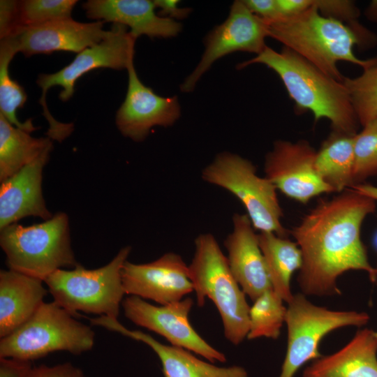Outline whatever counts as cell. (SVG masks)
I'll list each match as a JSON object with an SVG mask.
<instances>
[{"mask_svg":"<svg viewBox=\"0 0 377 377\" xmlns=\"http://www.w3.org/2000/svg\"><path fill=\"white\" fill-rule=\"evenodd\" d=\"M375 210L374 199L351 188L320 200L293 228L302 256L297 281L304 295H341L337 279L350 270L364 271L376 281L360 236L364 219Z\"/></svg>","mask_w":377,"mask_h":377,"instance_id":"6da1fadb","label":"cell"},{"mask_svg":"<svg viewBox=\"0 0 377 377\" xmlns=\"http://www.w3.org/2000/svg\"><path fill=\"white\" fill-rule=\"evenodd\" d=\"M271 37L309 61L327 75L339 82L344 77L339 71V61L364 68L371 59L357 58L355 45L370 46L376 36L360 24L350 26L322 15L313 4L307 10L290 17L269 22Z\"/></svg>","mask_w":377,"mask_h":377,"instance_id":"7a4b0ae2","label":"cell"},{"mask_svg":"<svg viewBox=\"0 0 377 377\" xmlns=\"http://www.w3.org/2000/svg\"><path fill=\"white\" fill-rule=\"evenodd\" d=\"M261 64L281 78L297 110L310 111L316 122L327 119L333 131L355 135L360 124L347 88L309 61L283 47L276 52L267 46L255 57L240 63L237 69Z\"/></svg>","mask_w":377,"mask_h":377,"instance_id":"3957f363","label":"cell"},{"mask_svg":"<svg viewBox=\"0 0 377 377\" xmlns=\"http://www.w3.org/2000/svg\"><path fill=\"white\" fill-rule=\"evenodd\" d=\"M188 273L198 306L204 305L206 297L210 299L220 314L227 340L235 346L241 343L249 332L250 306L212 234L202 233L195 239Z\"/></svg>","mask_w":377,"mask_h":377,"instance_id":"277c9868","label":"cell"},{"mask_svg":"<svg viewBox=\"0 0 377 377\" xmlns=\"http://www.w3.org/2000/svg\"><path fill=\"white\" fill-rule=\"evenodd\" d=\"M0 245L8 269L43 281L58 269L80 265L64 212L38 224L24 226L16 223L3 228L0 230Z\"/></svg>","mask_w":377,"mask_h":377,"instance_id":"5b68a950","label":"cell"},{"mask_svg":"<svg viewBox=\"0 0 377 377\" xmlns=\"http://www.w3.org/2000/svg\"><path fill=\"white\" fill-rule=\"evenodd\" d=\"M131 251L130 246L123 247L110 263L96 269L78 265L54 272L44 281L53 301L76 318L83 312L117 319L126 295L121 271Z\"/></svg>","mask_w":377,"mask_h":377,"instance_id":"8992f818","label":"cell"},{"mask_svg":"<svg viewBox=\"0 0 377 377\" xmlns=\"http://www.w3.org/2000/svg\"><path fill=\"white\" fill-rule=\"evenodd\" d=\"M95 332L56 302H44L33 316L1 338L0 357L31 361L57 352L79 355L94 346Z\"/></svg>","mask_w":377,"mask_h":377,"instance_id":"52a82bcc","label":"cell"},{"mask_svg":"<svg viewBox=\"0 0 377 377\" xmlns=\"http://www.w3.org/2000/svg\"><path fill=\"white\" fill-rule=\"evenodd\" d=\"M202 178L234 195L244 207L255 230L287 236L276 188L267 177L257 175L251 161L228 151L220 153L203 169Z\"/></svg>","mask_w":377,"mask_h":377,"instance_id":"ba28073f","label":"cell"},{"mask_svg":"<svg viewBox=\"0 0 377 377\" xmlns=\"http://www.w3.org/2000/svg\"><path fill=\"white\" fill-rule=\"evenodd\" d=\"M135 40L126 27L114 24L107 38L77 54L69 64L55 73L38 75L36 83L42 90L39 103L50 125L46 133L47 137L62 142L73 130L72 124L59 122L50 112L45 100L48 89L55 86L61 87L62 90L59 98L62 101H67L74 94L76 82L84 74L101 68L117 71L127 68L134 57Z\"/></svg>","mask_w":377,"mask_h":377,"instance_id":"9c48e42d","label":"cell"},{"mask_svg":"<svg viewBox=\"0 0 377 377\" xmlns=\"http://www.w3.org/2000/svg\"><path fill=\"white\" fill-rule=\"evenodd\" d=\"M369 318L365 312L331 310L313 304L303 293L294 295L288 303L287 348L279 377H294L306 362L320 358V343L330 332L363 326Z\"/></svg>","mask_w":377,"mask_h":377,"instance_id":"30bf717a","label":"cell"},{"mask_svg":"<svg viewBox=\"0 0 377 377\" xmlns=\"http://www.w3.org/2000/svg\"><path fill=\"white\" fill-rule=\"evenodd\" d=\"M267 22L253 13L244 1H235L226 20L206 36L201 59L180 85L181 91H192L203 74L226 55L239 51L260 54L267 47Z\"/></svg>","mask_w":377,"mask_h":377,"instance_id":"8fae6325","label":"cell"},{"mask_svg":"<svg viewBox=\"0 0 377 377\" xmlns=\"http://www.w3.org/2000/svg\"><path fill=\"white\" fill-rule=\"evenodd\" d=\"M193 304L191 297H186L156 306L138 296L128 295L121 306L127 319L163 337L172 346L193 352L212 363L225 362L226 355L209 344L191 326L188 315Z\"/></svg>","mask_w":377,"mask_h":377,"instance_id":"7c38bea8","label":"cell"},{"mask_svg":"<svg viewBox=\"0 0 377 377\" xmlns=\"http://www.w3.org/2000/svg\"><path fill=\"white\" fill-rule=\"evenodd\" d=\"M316 154L306 140H277L266 154L265 177L276 190L302 204L321 194L333 193L316 169Z\"/></svg>","mask_w":377,"mask_h":377,"instance_id":"4fadbf2b","label":"cell"},{"mask_svg":"<svg viewBox=\"0 0 377 377\" xmlns=\"http://www.w3.org/2000/svg\"><path fill=\"white\" fill-rule=\"evenodd\" d=\"M126 70L127 91L116 113L115 124L124 137L141 142L154 127L172 126L181 115L180 105L177 96H161L145 85L135 71L133 59Z\"/></svg>","mask_w":377,"mask_h":377,"instance_id":"5bb4252c","label":"cell"},{"mask_svg":"<svg viewBox=\"0 0 377 377\" xmlns=\"http://www.w3.org/2000/svg\"><path fill=\"white\" fill-rule=\"evenodd\" d=\"M121 278L126 295L150 300L161 305L179 301L193 291L188 265L179 255L172 252L147 263L126 260Z\"/></svg>","mask_w":377,"mask_h":377,"instance_id":"9a60e30c","label":"cell"},{"mask_svg":"<svg viewBox=\"0 0 377 377\" xmlns=\"http://www.w3.org/2000/svg\"><path fill=\"white\" fill-rule=\"evenodd\" d=\"M103 21L80 22L72 18L59 20L23 29L14 36L18 52L29 57L57 51L80 53L108 36Z\"/></svg>","mask_w":377,"mask_h":377,"instance_id":"2e32d148","label":"cell"},{"mask_svg":"<svg viewBox=\"0 0 377 377\" xmlns=\"http://www.w3.org/2000/svg\"><path fill=\"white\" fill-rule=\"evenodd\" d=\"M246 214H235L232 230L224 241L230 270L238 284L253 301L272 289L258 234Z\"/></svg>","mask_w":377,"mask_h":377,"instance_id":"e0dca14e","label":"cell"},{"mask_svg":"<svg viewBox=\"0 0 377 377\" xmlns=\"http://www.w3.org/2000/svg\"><path fill=\"white\" fill-rule=\"evenodd\" d=\"M53 145L37 158L1 182L0 230L23 218L35 216L43 221L52 215L43 195V173Z\"/></svg>","mask_w":377,"mask_h":377,"instance_id":"ac0fdd59","label":"cell"},{"mask_svg":"<svg viewBox=\"0 0 377 377\" xmlns=\"http://www.w3.org/2000/svg\"><path fill=\"white\" fill-rule=\"evenodd\" d=\"M82 7L87 17L128 27L136 39L142 35L151 38L175 37L182 28L180 22L156 13L154 1L89 0Z\"/></svg>","mask_w":377,"mask_h":377,"instance_id":"d6986e66","label":"cell"},{"mask_svg":"<svg viewBox=\"0 0 377 377\" xmlns=\"http://www.w3.org/2000/svg\"><path fill=\"white\" fill-rule=\"evenodd\" d=\"M91 324L118 332L149 346L158 355L164 377H249L239 366L220 367L195 357L183 348L167 346L140 330H130L118 319L108 316L92 318Z\"/></svg>","mask_w":377,"mask_h":377,"instance_id":"ffe728a7","label":"cell"},{"mask_svg":"<svg viewBox=\"0 0 377 377\" xmlns=\"http://www.w3.org/2000/svg\"><path fill=\"white\" fill-rule=\"evenodd\" d=\"M44 281L12 269L0 272V337L28 320L44 302Z\"/></svg>","mask_w":377,"mask_h":377,"instance_id":"44dd1931","label":"cell"},{"mask_svg":"<svg viewBox=\"0 0 377 377\" xmlns=\"http://www.w3.org/2000/svg\"><path fill=\"white\" fill-rule=\"evenodd\" d=\"M303 377H377L375 332L359 330L342 348L314 360L304 370Z\"/></svg>","mask_w":377,"mask_h":377,"instance_id":"7402d4cb","label":"cell"},{"mask_svg":"<svg viewBox=\"0 0 377 377\" xmlns=\"http://www.w3.org/2000/svg\"><path fill=\"white\" fill-rule=\"evenodd\" d=\"M354 136L332 130L316 151V169L333 192L341 193L355 184Z\"/></svg>","mask_w":377,"mask_h":377,"instance_id":"603a6c76","label":"cell"},{"mask_svg":"<svg viewBox=\"0 0 377 377\" xmlns=\"http://www.w3.org/2000/svg\"><path fill=\"white\" fill-rule=\"evenodd\" d=\"M258 240L272 289L288 304L294 295L292 276L302 265L301 251L295 242L271 232H260Z\"/></svg>","mask_w":377,"mask_h":377,"instance_id":"cb8c5ba5","label":"cell"},{"mask_svg":"<svg viewBox=\"0 0 377 377\" xmlns=\"http://www.w3.org/2000/svg\"><path fill=\"white\" fill-rule=\"evenodd\" d=\"M52 144L47 136L34 138L0 114V182L31 163Z\"/></svg>","mask_w":377,"mask_h":377,"instance_id":"d4e9b609","label":"cell"},{"mask_svg":"<svg viewBox=\"0 0 377 377\" xmlns=\"http://www.w3.org/2000/svg\"><path fill=\"white\" fill-rule=\"evenodd\" d=\"M18 52L14 37L1 40L0 43V114L12 125L32 133L38 129L31 119L24 122L17 117V110L24 107L27 95L22 86L12 79L9 65Z\"/></svg>","mask_w":377,"mask_h":377,"instance_id":"484cf974","label":"cell"},{"mask_svg":"<svg viewBox=\"0 0 377 377\" xmlns=\"http://www.w3.org/2000/svg\"><path fill=\"white\" fill-rule=\"evenodd\" d=\"M283 299L272 288L258 297L249 309L248 339L279 338L286 321L287 307Z\"/></svg>","mask_w":377,"mask_h":377,"instance_id":"4316f807","label":"cell"},{"mask_svg":"<svg viewBox=\"0 0 377 377\" xmlns=\"http://www.w3.org/2000/svg\"><path fill=\"white\" fill-rule=\"evenodd\" d=\"M343 83L360 125L377 120V57L354 78L344 77Z\"/></svg>","mask_w":377,"mask_h":377,"instance_id":"83f0119b","label":"cell"},{"mask_svg":"<svg viewBox=\"0 0 377 377\" xmlns=\"http://www.w3.org/2000/svg\"><path fill=\"white\" fill-rule=\"evenodd\" d=\"M76 0L18 1L19 21L22 30L47 22L71 17Z\"/></svg>","mask_w":377,"mask_h":377,"instance_id":"f1b7e54d","label":"cell"},{"mask_svg":"<svg viewBox=\"0 0 377 377\" xmlns=\"http://www.w3.org/2000/svg\"><path fill=\"white\" fill-rule=\"evenodd\" d=\"M353 154L355 184L377 175V120L364 125L355 135Z\"/></svg>","mask_w":377,"mask_h":377,"instance_id":"f546056e","label":"cell"},{"mask_svg":"<svg viewBox=\"0 0 377 377\" xmlns=\"http://www.w3.org/2000/svg\"><path fill=\"white\" fill-rule=\"evenodd\" d=\"M313 4L319 13L350 26L360 24L357 18L360 10L355 3L348 0H313Z\"/></svg>","mask_w":377,"mask_h":377,"instance_id":"4dcf8cb0","label":"cell"},{"mask_svg":"<svg viewBox=\"0 0 377 377\" xmlns=\"http://www.w3.org/2000/svg\"><path fill=\"white\" fill-rule=\"evenodd\" d=\"M22 28L20 25L18 1H0V38L16 36Z\"/></svg>","mask_w":377,"mask_h":377,"instance_id":"1f68e13d","label":"cell"},{"mask_svg":"<svg viewBox=\"0 0 377 377\" xmlns=\"http://www.w3.org/2000/svg\"><path fill=\"white\" fill-rule=\"evenodd\" d=\"M24 377H84L82 370L70 362L52 367H31Z\"/></svg>","mask_w":377,"mask_h":377,"instance_id":"d6a6232c","label":"cell"},{"mask_svg":"<svg viewBox=\"0 0 377 377\" xmlns=\"http://www.w3.org/2000/svg\"><path fill=\"white\" fill-rule=\"evenodd\" d=\"M249 9L267 23L280 20L276 0H243Z\"/></svg>","mask_w":377,"mask_h":377,"instance_id":"836d02e7","label":"cell"},{"mask_svg":"<svg viewBox=\"0 0 377 377\" xmlns=\"http://www.w3.org/2000/svg\"><path fill=\"white\" fill-rule=\"evenodd\" d=\"M31 367L30 361L0 357V377H24Z\"/></svg>","mask_w":377,"mask_h":377,"instance_id":"e575fe53","label":"cell"},{"mask_svg":"<svg viewBox=\"0 0 377 377\" xmlns=\"http://www.w3.org/2000/svg\"><path fill=\"white\" fill-rule=\"evenodd\" d=\"M156 8H159V15L172 20H182L186 17L191 9L189 8H180L178 6L179 1L177 0H154Z\"/></svg>","mask_w":377,"mask_h":377,"instance_id":"d590c367","label":"cell"},{"mask_svg":"<svg viewBox=\"0 0 377 377\" xmlns=\"http://www.w3.org/2000/svg\"><path fill=\"white\" fill-rule=\"evenodd\" d=\"M276 2L280 20L296 15L309 8L312 4V0H276Z\"/></svg>","mask_w":377,"mask_h":377,"instance_id":"8d00e7d4","label":"cell"},{"mask_svg":"<svg viewBox=\"0 0 377 377\" xmlns=\"http://www.w3.org/2000/svg\"><path fill=\"white\" fill-rule=\"evenodd\" d=\"M356 192L377 200V186L369 184H357L351 187Z\"/></svg>","mask_w":377,"mask_h":377,"instance_id":"74e56055","label":"cell"},{"mask_svg":"<svg viewBox=\"0 0 377 377\" xmlns=\"http://www.w3.org/2000/svg\"><path fill=\"white\" fill-rule=\"evenodd\" d=\"M367 19L377 23V0L371 1L365 10Z\"/></svg>","mask_w":377,"mask_h":377,"instance_id":"f35d334b","label":"cell"},{"mask_svg":"<svg viewBox=\"0 0 377 377\" xmlns=\"http://www.w3.org/2000/svg\"><path fill=\"white\" fill-rule=\"evenodd\" d=\"M373 245H374V247L375 249V251L376 252V256H377V231L375 233V235L374 236V238H373ZM375 268H376V272H377V263H376V267Z\"/></svg>","mask_w":377,"mask_h":377,"instance_id":"ab89813d","label":"cell"},{"mask_svg":"<svg viewBox=\"0 0 377 377\" xmlns=\"http://www.w3.org/2000/svg\"><path fill=\"white\" fill-rule=\"evenodd\" d=\"M375 336L377 338V332H375Z\"/></svg>","mask_w":377,"mask_h":377,"instance_id":"60d3db41","label":"cell"}]
</instances>
